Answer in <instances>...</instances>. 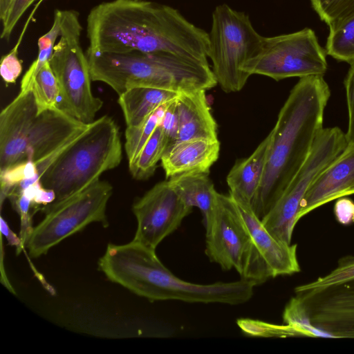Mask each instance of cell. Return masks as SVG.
<instances>
[{"mask_svg": "<svg viewBox=\"0 0 354 354\" xmlns=\"http://www.w3.org/2000/svg\"><path fill=\"white\" fill-rule=\"evenodd\" d=\"M88 50L167 52L207 63L209 34L178 10L145 0H113L93 7L86 20Z\"/></svg>", "mask_w": 354, "mask_h": 354, "instance_id": "cell-1", "label": "cell"}, {"mask_svg": "<svg viewBox=\"0 0 354 354\" xmlns=\"http://www.w3.org/2000/svg\"><path fill=\"white\" fill-rule=\"evenodd\" d=\"M330 96L322 75L301 77L290 91L269 133L270 142L262 181L252 208L261 219L304 165L323 129Z\"/></svg>", "mask_w": 354, "mask_h": 354, "instance_id": "cell-2", "label": "cell"}, {"mask_svg": "<svg viewBox=\"0 0 354 354\" xmlns=\"http://www.w3.org/2000/svg\"><path fill=\"white\" fill-rule=\"evenodd\" d=\"M122 159L119 127L111 117L103 115L90 123L58 156L40 182L44 187L55 192L53 203H57L100 180L104 172L117 167Z\"/></svg>", "mask_w": 354, "mask_h": 354, "instance_id": "cell-3", "label": "cell"}, {"mask_svg": "<svg viewBox=\"0 0 354 354\" xmlns=\"http://www.w3.org/2000/svg\"><path fill=\"white\" fill-rule=\"evenodd\" d=\"M207 57L221 88L226 93L238 92L250 75L245 64L261 50L264 37L254 28L249 16L223 3L212 17Z\"/></svg>", "mask_w": 354, "mask_h": 354, "instance_id": "cell-4", "label": "cell"}, {"mask_svg": "<svg viewBox=\"0 0 354 354\" xmlns=\"http://www.w3.org/2000/svg\"><path fill=\"white\" fill-rule=\"evenodd\" d=\"M205 254L223 270L235 269L241 279L256 286L271 278L230 195L218 194L216 207L205 222Z\"/></svg>", "mask_w": 354, "mask_h": 354, "instance_id": "cell-5", "label": "cell"}, {"mask_svg": "<svg viewBox=\"0 0 354 354\" xmlns=\"http://www.w3.org/2000/svg\"><path fill=\"white\" fill-rule=\"evenodd\" d=\"M64 12L62 35L49 59L59 88L58 106L77 120L90 124L103 101L92 93L88 62L80 43L82 28L78 12L72 10Z\"/></svg>", "mask_w": 354, "mask_h": 354, "instance_id": "cell-6", "label": "cell"}, {"mask_svg": "<svg viewBox=\"0 0 354 354\" xmlns=\"http://www.w3.org/2000/svg\"><path fill=\"white\" fill-rule=\"evenodd\" d=\"M295 292L288 317L303 336L354 338V279Z\"/></svg>", "mask_w": 354, "mask_h": 354, "instance_id": "cell-7", "label": "cell"}, {"mask_svg": "<svg viewBox=\"0 0 354 354\" xmlns=\"http://www.w3.org/2000/svg\"><path fill=\"white\" fill-rule=\"evenodd\" d=\"M113 193L107 181L98 180L82 191L57 203L44 205V218L35 227L26 244L37 258L62 241L94 222L108 225L106 209Z\"/></svg>", "mask_w": 354, "mask_h": 354, "instance_id": "cell-8", "label": "cell"}, {"mask_svg": "<svg viewBox=\"0 0 354 354\" xmlns=\"http://www.w3.org/2000/svg\"><path fill=\"white\" fill-rule=\"evenodd\" d=\"M346 146L345 133L340 128L322 129L303 167L261 218L264 226L276 239L291 243L295 226L299 221L301 203L310 183Z\"/></svg>", "mask_w": 354, "mask_h": 354, "instance_id": "cell-9", "label": "cell"}, {"mask_svg": "<svg viewBox=\"0 0 354 354\" xmlns=\"http://www.w3.org/2000/svg\"><path fill=\"white\" fill-rule=\"evenodd\" d=\"M243 71L250 76L261 75L277 81L324 76L327 71L326 52L310 28L265 37L261 51L245 64Z\"/></svg>", "mask_w": 354, "mask_h": 354, "instance_id": "cell-10", "label": "cell"}, {"mask_svg": "<svg viewBox=\"0 0 354 354\" xmlns=\"http://www.w3.org/2000/svg\"><path fill=\"white\" fill-rule=\"evenodd\" d=\"M168 180L156 184L132 206L137 228L133 241L155 250L192 212Z\"/></svg>", "mask_w": 354, "mask_h": 354, "instance_id": "cell-11", "label": "cell"}, {"mask_svg": "<svg viewBox=\"0 0 354 354\" xmlns=\"http://www.w3.org/2000/svg\"><path fill=\"white\" fill-rule=\"evenodd\" d=\"M39 111L32 91H20L0 113V171L25 162L28 131Z\"/></svg>", "mask_w": 354, "mask_h": 354, "instance_id": "cell-12", "label": "cell"}, {"mask_svg": "<svg viewBox=\"0 0 354 354\" xmlns=\"http://www.w3.org/2000/svg\"><path fill=\"white\" fill-rule=\"evenodd\" d=\"M353 194L354 145H347L310 183L301 203L299 220L327 203Z\"/></svg>", "mask_w": 354, "mask_h": 354, "instance_id": "cell-13", "label": "cell"}, {"mask_svg": "<svg viewBox=\"0 0 354 354\" xmlns=\"http://www.w3.org/2000/svg\"><path fill=\"white\" fill-rule=\"evenodd\" d=\"M234 201L271 278L299 272L301 269L297 256V244H288L276 239L250 205Z\"/></svg>", "mask_w": 354, "mask_h": 354, "instance_id": "cell-14", "label": "cell"}, {"mask_svg": "<svg viewBox=\"0 0 354 354\" xmlns=\"http://www.w3.org/2000/svg\"><path fill=\"white\" fill-rule=\"evenodd\" d=\"M220 152L218 139L193 138L178 142L161 158L166 178L192 172L209 173Z\"/></svg>", "mask_w": 354, "mask_h": 354, "instance_id": "cell-15", "label": "cell"}, {"mask_svg": "<svg viewBox=\"0 0 354 354\" xmlns=\"http://www.w3.org/2000/svg\"><path fill=\"white\" fill-rule=\"evenodd\" d=\"M205 91L178 93L176 97L178 132L175 143L193 138H218L217 124L211 113Z\"/></svg>", "mask_w": 354, "mask_h": 354, "instance_id": "cell-16", "label": "cell"}, {"mask_svg": "<svg viewBox=\"0 0 354 354\" xmlns=\"http://www.w3.org/2000/svg\"><path fill=\"white\" fill-rule=\"evenodd\" d=\"M270 142L268 134L250 156L239 160L230 169L226 181L234 201L252 207L262 181Z\"/></svg>", "mask_w": 354, "mask_h": 354, "instance_id": "cell-17", "label": "cell"}, {"mask_svg": "<svg viewBox=\"0 0 354 354\" xmlns=\"http://www.w3.org/2000/svg\"><path fill=\"white\" fill-rule=\"evenodd\" d=\"M170 185L189 206L198 207L204 222L213 212L218 192L209 177V173L192 172L173 176L168 180Z\"/></svg>", "mask_w": 354, "mask_h": 354, "instance_id": "cell-18", "label": "cell"}, {"mask_svg": "<svg viewBox=\"0 0 354 354\" xmlns=\"http://www.w3.org/2000/svg\"><path fill=\"white\" fill-rule=\"evenodd\" d=\"M178 93L151 87H136L119 95L118 104L127 127H136L145 121L162 104L177 97Z\"/></svg>", "mask_w": 354, "mask_h": 354, "instance_id": "cell-19", "label": "cell"}, {"mask_svg": "<svg viewBox=\"0 0 354 354\" xmlns=\"http://www.w3.org/2000/svg\"><path fill=\"white\" fill-rule=\"evenodd\" d=\"M169 146L168 139L159 124L136 158L129 164L133 178L144 180L152 176Z\"/></svg>", "mask_w": 354, "mask_h": 354, "instance_id": "cell-20", "label": "cell"}, {"mask_svg": "<svg viewBox=\"0 0 354 354\" xmlns=\"http://www.w3.org/2000/svg\"><path fill=\"white\" fill-rule=\"evenodd\" d=\"M64 19V10H56L50 29L38 39V55L25 73L20 84V91L31 90L33 80L46 62L51 57L55 41L60 37Z\"/></svg>", "mask_w": 354, "mask_h": 354, "instance_id": "cell-21", "label": "cell"}, {"mask_svg": "<svg viewBox=\"0 0 354 354\" xmlns=\"http://www.w3.org/2000/svg\"><path fill=\"white\" fill-rule=\"evenodd\" d=\"M171 101L160 106L140 124L136 127H127L124 149L129 164L136 158L155 129L160 124Z\"/></svg>", "mask_w": 354, "mask_h": 354, "instance_id": "cell-22", "label": "cell"}, {"mask_svg": "<svg viewBox=\"0 0 354 354\" xmlns=\"http://www.w3.org/2000/svg\"><path fill=\"white\" fill-rule=\"evenodd\" d=\"M329 28L326 53L339 61L353 62L354 16Z\"/></svg>", "mask_w": 354, "mask_h": 354, "instance_id": "cell-23", "label": "cell"}, {"mask_svg": "<svg viewBox=\"0 0 354 354\" xmlns=\"http://www.w3.org/2000/svg\"><path fill=\"white\" fill-rule=\"evenodd\" d=\"M31 91L39 113L58 106L59 88L49 61L44 64L35 76Z\"/></svg>", "mask_w": 354, "mask_h": 354, "instance_id": "cell-24", "label": "cell"}, {"mask_svg": "<svg viewBox=\"0 0 354 354\" xmlns=\"http://www.w3.org/2000/svg\"><path fill=\"white\" fill-rule=\"evenodd\" d=\"M320 19L329 27L354 16V0H310Z\"/></svg>", "mask_w": 354, "mask_h": 354, "instance_id": "cell-25", "label": "cell"}, {"mask_svg": "<svg viewBox=\"0 0 354 354\" xmlns=\"http://www.w3.org/2000/svg\"><path fill=\"white\" fill-rule=\"evenodd\" d=\"M354 279V256L346 255L340 258L337 266L331 272L315 281L297 286L295 291L322 288Z\"/></svg>", "mask_w": 354, "mask_h": 354, "instance_id": "cell-26", "label": "cell"}, {"mask_svg": "<svg viewBox=\"0 0 354 354\" xmlns=\"http://www.w3.org/2000/svg\"><path fill=\"white\" fill-rule=\"evenodd\" d=\"M26 29V26H25L15 47L8 54L1 57L0 74L6 84H15L21 74L23 70L22 61L18 57V48Z\"/></svg>", "mask_w": 354, "mask_h": 354, "instance_id": "cell-27", "label": "cell"}, {"mask_svg": "<svg viewBox=\"0 0 354 354\" xmlns=\"http://www.w3.org/2000/svg\"><path fill=\"white\" fill-rule=\"evenodd\" d=\"M9 199L20 215L21 230L19 237L24 246H26L28 239L34 228L32 227V216L30 214V208L32 205V201L22 194L12 196Z\"/></svg>", "mask_w": 354, "mask_h": 354, "instance_id": "cell-28", "label": "cell"}, {"mask_svg": "<svg viewBox=\"0 0 354 354\" xmlns=\"http://www.w3.org/2000/svg\"><path fill=\"white\" fill-rule=\"evenodd\" d=\"M35 0H12L6 15L1 19V38L8 40L17 22Z\"/></svg>", "mask_w": 354, "mask_h": 354, "instance_id": "cell-29", "label": "cell"}, {"mask_svg": "<svg viewBox=\"0 0 354 354\" xmlns=\"http://www.w3.org/2000/svg\"><path fill=\"white\" fill-rule=\"evenodd\" d=\"M344 86L348 113V129L345 135L347 145H354V62L350 64Z\"/></svg>", "mask_w": 354, "mask_h": 354, "instance_id": "cell-30", "label": "cell"}, {"mask_svg": "<svg viewBox=\"0 0 354 354\" xmlns=\"http://www.w3.org/2000/svg\"><path fill=\"white\" fill-rule=\"evenodd\" d=\"M160 125L168 139L169 144L168 148H169L171 145L175 144L178 132V115L176 107V98L170 102Z\"/></svg>", "mask_w": 354, "mask_h": 354, "instance_id": "cell-31", "label": "cell"}, {"mask_svg": "<svg viewBox=\"0 0 354 354\" xmlns=\"http://www.w3.org/2000/svg\"><path fill=\"white\" fill-rule=\"evenodd\" d=\"M338 199L334 208L336 218L342 223H348L354 217V203L347 198Z\"/></svg>", "mask_w": 354, "mask_h": 354, "instance_id": "cell-32", "label": "cell"}, {"mask_svg": "<svg viewBox=\"0 0 354 354\" xmlns=\"http://www.w3.org/2000/svg\"><path fill=\"white\" fill-rule=\"evenodd\" d=\"M1 232L3 234L10 245L17 248V254H19L24 248L20 237H18L9 227L4 219L1 217Z\"/></svg>", "mask_w": 354, "mask_h": 354, "instance_id": "cell-33", "label": "cell"}, {"mask_svg": "<svg viewBox=\"0 0 354 354\" xmlns=\"http://www.w3.org/2000/svg\"><path fill=\"white\" fill-rule=\"evenodd\" d=\"M56 198L55 192L51 189L44 187L43 186L38 190L32 205H47L55 201Z\"/></svg>", "mask_w": 354, "mask_h": 354, "instance_id": "cell-34", "label": "cell"}, {"mask_svg": "<svg viewBox=\"0 0 354 354\" xmlns=\"http://www.w3.org/2000/svg\"><path fill=\"white\" fill-rule=\"evenodd\" d=\"M12 0H0V19L4 17Z\"/></svg>", "mask_w": 354, "mask_h": 354, "instance_id": "cell-35", "label": "cell"}]
</instances>
